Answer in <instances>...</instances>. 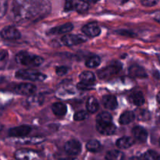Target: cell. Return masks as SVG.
<instances>
[{"instance_id": "cell-1", "label": "cell", "mask_w": 160, "mask_h": 160, "mask_svg": "<svg viewBox=\"0 0 160 160\" xmlns=\"http://www.w3.org/2000/svg\"><path fill=\"white\" fill-rule=\"evenodd\" d=\"M48 0H10L8 3L9 17L15 23L38 21L51 12Z\"/></svg>"}, {"instance_id": "cell-2", "label": "cell", "mask_w": 160, "mask_h": 160, "mask_svg": "<svg viewBox=\"0 0 160 160\" xmlns=\"http://www.w3.org/2000/svg\"><path fill=\"white\" fill-rule=\"evenodd\" d=\"M15 59L17 63L28 67H38L44 62V59L41 56L31 55L24 51L17 53Z\"/></svg>"}, {"instance_id": "cell-3", "label": "cell", "mask_w": 160, "mask_h": 160, "mask_svg": "<svg viewBox=\"0 0 160 160\" xmlns=\"http://www.w3.org/2000/svg\"><path fill=\"white\" fill-rule=\"evenodd\" d=\"M16 78L21 80L31 81H43L46 79V75L33 69H21L16 72Z\"/></svg>"}, {"instance_id": "cell-4", "label": "cell", "mask_w": 160, "mask_h": 160, "mask_svg": "<svg viewBox=\"0 0 160 160\" xmlns=\"http://www.w3.org/2000/svg\"><path fill=\"white\" fill-rule=\"evenodd\" d=\"M122 65L119 62H113L109 65L108 67L102 69L100 71H98V77L102 79L109 78L112 77L113 75H116L117 73L121 70Z\"/></svg>"}, {"instance_id": "cell-5", "label": "cell", "mask_w": 160, "mask_h": 160, "mask_svg": "<svg viewBox=\"0 0 160 160\" xmlns=\"http://www.w3.org/2000/svg\"><path fill=\"white\" fill-rule=\"evenodd\" d=\"M17 160H40L38 152L30 149H19L14 154Z\"/></svg>"}, {"instance_id": "cell-6", "label": "cell", "mask_w": 160, "mask_h": 160, "mask_svg": "<svg viewBox=\"0 0 160 160\" xmlns=\"http://www.w3.org/2000/svg\"><path fill=\"white\" fill-rule=\"evenodd\" d=\"M0 34H1V37L2 38L9 41L17 40L21 37V34L19 31V30L13 26L5 27L1 31Z\"/></svg>"}, {"instance_id": "cell-7", "label": "cell", "mask_w": 160, "mask_h": 160, "mask_svg": "<svg viewBox=\"0 0 160 160\" xmlns=\"http://www.w3.org/2000/svg\"><path fill=\"white\" fill-rule=\"evenodd\" d=\"M64 149L66 152L70 156H78L81 152V144L76 139H71L65 144Z\"/></svg>"}, {"instance_id": "cell-8", "label": "cell", "mask_w": 160, "mask_h": 160, "mask_svg": "<svg viewBox=\"0 0 160 160\" xmlns=\"http://www.w3.org/2000/svg\"><path fill=\"white\" fill-rule=\"evenodd\" d=\"M96 128L103 135H112L116 132V126L112 122H96Z\"/></svg>"}, {"instance_id": "cell-9", "label": "cell", "mask_w": 160, "mask_h": 160, "mask_svg": "<svg viewBox=\"0 0 160 160\" xmlns=\"http://www.w3.org/2000/svg\"><path fill=\"white\" fill-rule=\"evenodd\" d=\"M31 128L28 125H21L9 129V136L12 138H24L31 133Z\"/></svg>"}, {"instance_id": "cell-10", "label": "cell", "mask_w": 160, "mask_h": 160, "mask_svg": "<svg viewBox=\"0 0 160 160\" xmlns=\"http://www.w3.org/2000/svg\"><path fill=\"white\" fill-rule=\"evenodd\" d=\"M36 86L31 83H21L15 87L16 93L22 95H31L36 92Z\"/></svg>"}, {"instance_id": "cell-11", "label": "cell", "mask_w": 160, "mask_h": 160, "mask_svg": "<svg viewBox=\"0 0 160 160\" xmlns=\"http://www.w3.org/2000/svg\"><path fill=\"white\" fill-rule=\"evenodd\" d=\"M62 42L67 46H73V45H79V44L84 43L86 42V38L81 35H76V34H65L62 38Z\"/></svg>"}, {"instance_id": "cell-12", "label": "cell", "mask_w": 160, "mask_h": 160, "mask_svg": "<svg viewBox=\"0 0 160 160\" xmlns=\"http://www.w3.org/2000/svg\"><path fill=\"white\" fill-rule=\"evenodd\" d=\"M82 32L88 37L95 38L99 35L100 33H101V29L96 23L92 22V23H87L84 26H83Z\"/></svg>"}, {"instance_id": "cell-13", "label": "cell", "mask_w": 160, "mask_h": 160, "mask_svg": "<svg viewBox=\"0 0 160 160\" xmlns=\"http://www.w3.org/2000/svg\"><path fill=\"white\" fill-rule=\"evenodd\" d=\"M73 26L71 23H67L60 26L56 27V28H52L49 31V34H63L70 32L73 30Z\"/></svg>"}, {"instance_id": "cell-14", "label": "cell", "mask_w": 160, "mask_h": 160, "mask_svg": "<svg viewBox=\"0 0 160 160\" xmlns=\"http://www.w3.org/2000/svg\"><path fill=\"white\" fill-rule=\"evenodd\" d=\"M133 135L135 140L139 142H145L148 138V132L142 127H135L133 129Z\"/></svg>"}, {"instance_id": "cell-15", "label": "cell", "mask_w": 160, "mask_h": 160, "mask_svg": "<svg viewBox=\"0 0 160 160\" xmlns=\"http://www.w3.org/2000/svg\"><path fill=\"white\" fill-rule=\"evenodd\" d=\"M102 103L103 106L108 109L110 110H113V109H117L118 106V102H117V98L113 95H106L102 98Z\"/></svg>"}, {"instance_id": "cell-16", "label": "cell", "mask_w": 160, "mask_h": 160, "mask_svg": "<svg viewBox=\"0 0 160 160\" xmlns=\"http://www.w3.org/2000/svg\"><path fill=\"white\" fill-rule=\"evenodd\" d=\"M52 110L53 113L57 117H63L66 115L67 112V108L65 104L62 102H56L53 103L52 106Z\"/></svg>"}, {"instance_id": "cell-17", "label": "cell", "mask_w": 160, "mask_h": 160, "mask_svg": "<svg viewBox=\"0 0 160 160\" xmlns=\"http://www.w3.org/2000/svg\"><path fill=\"white\" fill-rule=\"evenodd\" d=\"M116 145L120 149H127V148H129L130 147L134 145V140L131 137L125 136V137H122L120 139H118L117 141Z\"/></svg>"}, {"instance_id": "cell-18", "label": "cell", "mask_w": 160, "mask_h": 160, "mask_svg": "<svg viewBox=\"0 0 160 160\" xmlns=\"http://www.w3.org/2000/svg\"><path fill=\"white\" fill-rule=\"evenodd\" d=\"M73 6L79 13H85L89 9V4L84 0H73Z\"/></svg>"}, {"instance_id": "cell-19", "label": "cell", "mask_w": 160, "mask_h": 160, "mask_svg": "<svg viewBox=\"0 0 160 160\" xmlns=\"http://www.w3.org/2000/svg\"><path fill=\"white\" fill-rule=\"evenodd\" d=\"M135 118V114L132 111H126L123 112L119 119V123L121 125H128Z\"/></svg>"}, {"instance_id": "cell-20", "label": "cell", "mask_w": 160, "mask_h": 160, "mask_svg": "<svg viewBox=\"0 0 160 160\" xmlns=\"http://www.w3.org/2000/svg\"><path fill=\"white\" fill-rule=\"evenodd\" d=\"M80 80L81 82L85 83L88 84H93L95 81V76L92 72L91 71H84L80 74Z\"/></svg>"}, {"instance_id": "cell-21", "label": "cell", "mask_w": 160, "mask_h": 160, "mask_svg": "<svg viewBox=\"0 0 160 160\" xmlns=\"http://www.w3.org/2000/svg\"><path fill=\"white\" fill-rule=\"evenodd\" d=\"M129 73L131 75L137 77V78H145V77H147V73L145 69L138 65H134L130 67Z\"/></svg>"}, {"instance_id": "cell-22", "label": "cell", "mask_w": 160, "mask_h": 160, "mask_svg": "<svg viewBox=\"0 0 160 160\" xmlns=\"http://www.w3.org/2000/svg\"><path fill=\"white\" fill-rule=\"evenodd\" d=\"M98 102L96 98L94 97H89L86 102V108L87 110L91 113H95L98 109Z\"/></svg>"}, {"instance_id": "cell-23", "label": "cell", "mask_w": 160, "mask_h": 160, "mask_svg": "<svg viewBox=\"0 0 160 160\" xmlns=\"http://www.w3.org/2000/svg\"><path fill=\"white\" fill-rule=\"evenodd\" d=\"M131 100L135 106H142L145 103V97L141 92H136L131 95Z\"/></svg>"}, {"instance_id": "cell-24", "label": "cell", "mask_w": 160, "mask_h": 160, "mask_svg": "<svg viewBox=\"0 0 160 160\" xmlns=\"http://www.w3.org/2000/svg\"><path fill=\"white\" fill-rule=\"evenodd\" d=\"M106 160H123L124 155L119 150H111L106 155Z\"/></svg>"}, {"instance_id": "cell-25", "label": "cell", "mask_w": 160, "mask_h": 160, "mask_svg": "<svg viewBox=\"0 0 160 160\" xmlns=\"http://www.w3.org/2000/svg\"><path fill=\"white\" fill-rule=\"evenodd\" d=\"M86 148L92 152H97L101 148V144L98 141L92 139V140L88 141V143L86 144Z\"/></svg>"}, {"instance_id": "cell-26", "label": "cell", "mask_w": 160, "mask_h": 160, "mask_svg": "<svg viewBox=\"0 0 160 160\" xmlns=\"http://www.w3.org/2000/svg\"><path fill=\"white\" fill-rule=\"evenodd\" d=\"M101 63V59L97 56H93L89 58L85 62V65L89 68H95L98 67Z\"/></svg>"}, {"instance_id": "cell-27", "label": "cell", "mask_w": 160, "mask_h": 160, "mask_svg": "<svg viewBox=\"0 0 160 160\" xmlns=\"http://www.w3.org/2000/svg\"><path fill=\"white\" fill-rule=\"evenodd\" d=\"M96 122H112V117L109 112H102L97 116Z\"/></svg>"}, {"instance_id": "cell-28", "label": "cell", "mask_w": 160, "mask_h": 160, "mask_svg": "<svg viewBox=\"0 0 160 160\" xmlns=\"http://www.w3.org/2000/svg\"><path fill=\"white\" fill-rule=\"evenodd\" d=\"M134 114L139 120H146L149 119V113L145 109H138Z\"/></svg>"}, {"instance_id": "cell-29", "label": "cell", "mask_w": 160, "mask_h": 160, "mask_svg": "<svg viewBox=\"0 0 160 160\" xmlns=\"http://www.w3.org/2000/svg\"><path fill=\"white\" fill-rule=\"evenodd\" d=\"M8 11L7 0H0V18H2Z\"/></svg>"}, {"instance_id": "cell-30", "label": "cell", "mask_w": 160, "mask_h": 160, "mask_svg": "<svg viewBox=\"0 0 160 160\" xmlns=\"http://www.w3.org/2000/svg\"><path fill=\"white\" fill-rule=\"evenodd\" d=\"M88 117V113L86 111L84 110H81L77 112L73 116V119L76 121H82V120H85Z\"/></svg>"}, {"instance_id": "cell-31", "label": "cell", "mask_w": 160, "mask_h": 160, "mask_svg": "<svg viewBox=\"0 0 160 160\" xmlns=\"http://www.w3.org/2000/svg\"><path fill=\"white\" fill-rule=\"evenodd\" d=\"M158 156L156 154V152L154 151H148L147 152H145L143 156V159L144 160H156Z\"/></svg>"}, {"instance_id": "cell-32", "label": "cell", "mask_w": 160, "mask_h": 160, "mask_svg": "<svg viewBox=\"0 0 160 160\" xmlns=\"http://www.w3.org/2000/svg\"><path fill=\"white\" fill-rule=\"evenodd\" d=\"M69 71V68L67 67H58L56 69V73L58 76H63L67 74Z\"/></svg>"}, {"instance_id": "cell-33", "label": "cell", "mask_w": 160, "mask_h": 160, "mask_svg": "<svg viewBox=\"0 0 160 160\" xmlns=\"http://www.w3.org/2000/svg\"><path fill=\"white\" fill-rule=\"evenodd\" d=\"M143 6H154L159 2V0H139Z\"/></svg>"}, {"instance_id": "cell-34", "label": "cell", "mask_w": 160, "mask_h": 160, "mask_svg": "<svg viewBox=\"0 0 160 160\" xmlns=\"http://www.w3.org/2000/svg\"><path fill=\"white\" fill-rule=\"evenodd\" d=\"M78 88L80 90H90L92 88V84H88L85 83L80 82L78 84Z\"/></svg>"}, {"instance_id": "cell-35", "label": "cell", "mask_w": 160, "mask_h": 160, "mask_svg": "<svg viewBox=\"0 0 160 160\" xmlns=\"http://www.w3.org/2000/svg\"><path fill=\"white\" fill-rule=\"evenodd\" d=\"M74 9V6H73V0H66L65 3V10L66 11H70Z\"/></svg>"}, {"instance_id": "cell-36", "label": "cell", "mask_w": 160, "mask_h": 160, "mask_svg": "<svg viewBox=\"0 0 160 160\" xmlns=\"http://www.w3.org/2000/svg\"><path fill=\"white\" fill-rule=\"evenodd\" d=\"M8 56V52L5 49H0V62L5 60Z\"/></svg>"}, {"instance_id": "cell-37", "label": "cell", "mask_w": 160, "mask_h": 160, "mask_svg": "<svg viewBox=\"0 0 160 160\" xmlns=\"http://www.w3.org/2000/svg\"><path fill=\"white\" fill-rule=\"evenodd\" d=\"M157 101H158V102L160 103V91H159V93H158V95H157Z\"/></svg>"}, {"instance_id": "cell-38", "label": "cell", "mask_w": 160, "mask_h": 160, "mask_svg": "<svg viewBox=\"0 0 160 160\" xmlns=\"http://www.w3.org/2000/svg\"><path fill=\"white\" fill-rule=\"evenodd\" d=\"M88 1L91 2H94V3H95V2H97L100 1V0H88Z\"/></svg>"}, {"instance_id": "cell-39", "label": "cell", "mask_w": 160, "mask_h": 160, "mask_svg": "<svg viewBox=\"0 0 160 160\" xmlns=\"http://www.w3.org/2000/svg\"><path fill=\"white\" fill-rule=\"evenodd\" d=\"M67 160H79V159H78L77 158H68Z\"/></svg>"}, {"instance_id": "cell-40", "label": "cell", "mask_w": 160, "mask_h": 160, "mask_svg": "<svg viewBox=\"0 0 160 160\" xmlns=\"http://www.w3.org/2000/svg\"><path fill=\"white\" fill-rule=\"evenodd\" d=\"M128 0H122V2L123 3H125V2H128Z\"/></svg>"}, {"instance_id": "cell-41", "label": "cell", "mask_w": 160, "mask_h": 160, "mask_svg": "<svg viewBox=\"0 0 160 160\" xmlns=\"http://www.w3.org/2000/svg\"><path fill=\"white\" fill-rule=\"evenodd\" d=\"M156 160H160V156H158L157 159H156Z\"/></svg>"}, {"instance_id": "cell-42", "label": "cell", "mask_w": 160, "mask_h": 160, "mask_svg": "<svg viewBox=\"0 0 160 160\" xmlns=\"http://www.w3.org/2000/svg\"><path fill=\"white\" fill-rule=\"evenodd\" d=\"M159 145H160V138H159Z\"/></svg>"}]
</instances>
